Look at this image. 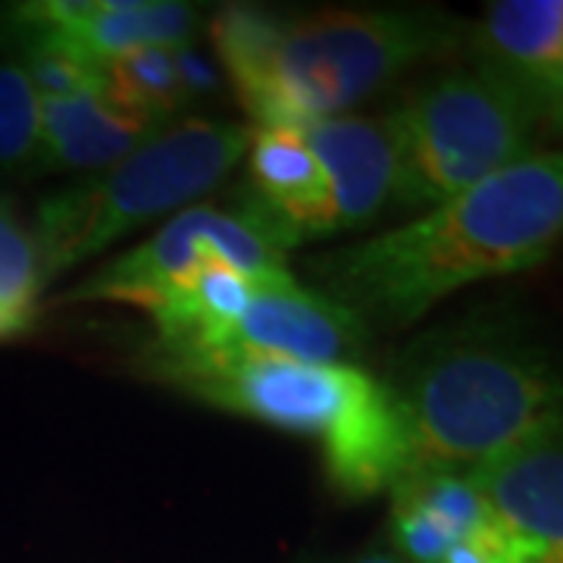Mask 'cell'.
Returning <instances> with one entry per match:
<instances>
[{
  "instance_id": "2",
  "label": "cell",
  "mask_w": 563,
  "mask_h": 563,
  "mask_svg": "<svg viewBox=\"0 0 563 563\" xmlns=\"http://www.w3.org/2000/svg\"><path fill=\"white\" fill-rule=\"evenodd\" d=\"M407 473H470L561 420V383L544 347L498 317L448 322L410 342L383 379Z\"/></svg>"
},
{
  "instance_id": "4",
  "label": "cell",
  "mask_w": 563,
  "mask_h": 563,
  "mask_svg": "<svg viewBox=\"0 0 563 563\" xmlns=\"http://www.w3.org/2000/svg\"><path fill=\"white\" fill-rule=\"evenodd\" d=\"M461 41V22L435 10L279 16L269 41L225 79L257 129H301L344 117L407 69L454 54Z\"/></svg>"
},
{
  "instance_id": "10",
  "label": "cell",
  "mask_w": 563,
  "mask_h": 563,
  "mask_svg": "<svg viewBox=\"0 0 563 563\" xmlns=\"http://www.w3.org/2000/svg\"><path fill=\"white\" fill-rule=\"evenodd\" d=\"M492 507L526 561L563 548L561 420L548 422L501 454L463 473Z\"/></svg>"
},
{
  "instance_id": "18",
  "label": "cell",
  "mask_w": 563,
  "mask_h": 563,
  "mask_svg": "<svg viewBox=\"0 0 563 563\" xmlns=\"http://www.w3.org/2000/svg\"><path fill=\"white\" fill-rule=\"evenodd\" d=\"M357 563H404L398 554H385V551H373V554H366V558H361Z\"/></svg>"
},
{
  "instance_id": "9",
  "label": "cell",
  "mask_w": 563,
  "mask_h": 563,
  "mask_svg": "<svg viewBox=\"0 0 563 563\" xmlns=\"http://www.w3.org/2000/svg\"><path fill=\"white\" fill-rule=\"evenodd\" d=\"M476 73L523 110L536 132L563 117V3L495 0L473 32Z\"/></svg>"
},
{
  "instance_id": "13",
  "label": "cell",
  "mask_w": 563,
  "mask_h": 563,
  "mask_svg": "<svg viewBox=\"0 0 563 563\" xmlns=\"http://www.w3.org/2000/svg\"><path fill=\"white\" fill-rule=\"evenodd\" d=\"M157 132L110 101L107 85L73 98H41L38 169H107Z\"/></svg>"
},
{
  "instance_id": "8",
  "label": "cell",
  "mask_w": 563,
  "mask_h": 563,
  "mask_svg": "<svg viewBox=\"0 0 563 563\" xmlns=\"http://www.w3.org/2000/svg\"><path fill=\"white\" fill-rule=\"evenodd\" d=\"M369 335L373 332L347 307L325 298L322 291L303 288L298 279H285L257 282L242 317L213 342L179 347L354 366L366 351Z\"/></svg>"
},
{
  "instance_id": "7",
  "label": "cell",
  "mask_w": 563,
  "mask_h": 563,
  "mask_svg": "<svg viewBox=\"0 0 563 563\" xmlns=\"http://www.w3.org/2000/svg\"><path fill=\"white\" fill-rule=\"evenodd\" d=\"M210 261L229 263L251 282L295 279L285 251L235 210L185 207L154 239L120 254L57 303H125L147 317L179 301Z\"/></svg>"
},
{
  "instance_id": "6",
  "label": "cell",
  "mask_w": 563,
  "mask_h": 563,
  "mask_svg": "<svg viewBox=\"0 0 563 563\" xmlns=\"http://www.w3.org/2000/svg\"><path fill=\"white\" fill-rule=\"evenodd\" d=\"M388 122L401 210H432L536 151V125L476 69H451L413 88Z\"/></svg>"
},
{
  "instance_id": "16",
  "label": "cell",
  "mask_w": 563,
  "mask_h": 563,
  "mask_svg": "<svg viewBox=\"0 0 563 563\" xmlns=\"http://www.w3.org/2000/svg\"><path fill=\"white\" fill-rule=\"evenodd\" d=\"M41 95L20 63H0V169L38 166Z\"/></svg>"
},
{
  "instance_id": "17",
  "label": "cell",
  "mask_w": 563,
  "mask_h": 563,
  "mask_svg": "<svg viewBox=\"0 0 563 563\" xmlns=\"http://www.w3.org/2000/svg\"><path fill=\"white\" fill-rule=\"evenodd\" d=\"M442 563H532L520 554V548L510 539H470L457 542Z\"/></svg>"
},
{
  "instance_id": "5",
  "label": "cell",
  "mask_w": 563,
  "mask_h": 563,
  "mask_svg": "<svg viewBox=\"0 0 563 563\" xmlns=\"http://www.w3.org/2000/svg\"><path fill=\"white\" fill-rule=\"evenodd\" d=\"M251 135L247 125L191 117L98 176L44 198L29 232L44 282L51 285L144 222L176 213L217 188L247 154Z\"/></svg>"
},
{
  "instance_id": "15",
  "label": "cell",
  "mask_w": 563,
  "mask_h": 563,
  "mask_svg": "<svg viewBox=\"0 0 563 563\" xmlns=\"http://www.w3.org/2000/svg\"><path fill=\"white\" fill-rule=\"evenodd\" d=\"M38 251L20 217L0 203V344L25 339L44 313Z\"/></svg>"
},
{
  "instance_id": "11",
  "label": "cell",
  "mask_w": 563,
  "mask_h": 563,
  "mask_svg": "<svg viewBox=\"0 0 563 563\" xmlns=\"http://www.w3.org/2000/svg\"><path fill=\"white\" fill-rule=\"evenodd\" d=\"M195 22V7L179 0H38L10 13V25L44 32L103 69L135 47H185Z\"/></svg>"
},
{
  "instance_id": "12",
  "label": "cell",
  "mask_w": 563,
  "mask_h": 563,
  "mask_svg": "<svg viewBox=\"0 0 563 563\" xmlns=\"http://www.w3.org/2000/svg\"><path fill=\"white\" fill-rule=\"evenodd\" d=\"M332 188L335 232H354L395 207L398 147L385 117H332L298 129Z\"/></svg>"
},
{
  "instance_id": "1",
  "label": "cell",
  "mask_w": 563,
  "mask_h": 563,
  "mask_svg": "<svg viewBox=\"0 0 563 563\" xmlns=\"http://www.w3.org/2000/svg\"><path fill=\"white\" fill-rule=\"evenodd\" d=\"M561 229V154L532 151L398 229L313 257L307 269L369 332L407 329L473 282L539 266Z\"/></svg>"
},
{
  "instance_id": "14",
  "label": "cell",
  "mask_w": 563,
  "mask_h": 563,
  "mask_svg": "<svg viewBox=\"0 0 563 563\" xmlns=\"http://www.w3.org/2000/svg\"><path fill=\"white\" fill-rule=\"evenodd\" d=\"M107 95L129 117L161 129L191 101L179 47H135L107 66Z\"/></svg>"
},
{
  "instance_id": "3",
  "label": "cell",
  "mask_w": 563,
  "mask_h": 563,
  "mask_svg": "<svg viewBox=\"0 0 563 563\" xmlns=\"http://www.w3.org/2000/svg\"><path fill=\"white\" fill-rule=\"evenodd\" d=\"M144 379L217 410L313 439L332 488L363 501L407 473V451L388 391L361 366L217 354L147 342L135 361Z\"/></svg>"
}]
</instances>
